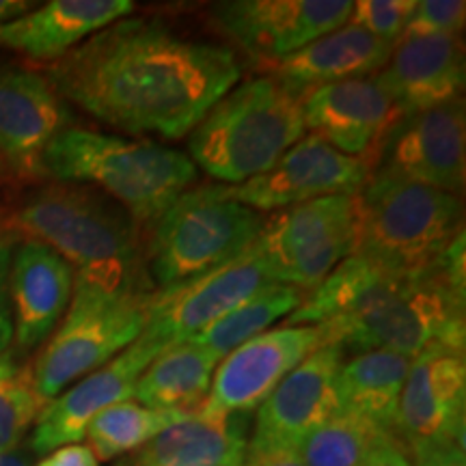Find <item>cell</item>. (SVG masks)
<instances>
[{
  "mask_svg": "<svg viewBox=\"0 0 466 466\" xmlns=\"http://www.w3.org/2000/svg\"><path fill=\"white\" fill-rule=\"evenodd\" d=\"M240 76V61L227 46L127 15L52 63L46 78L63 100L102 124L175 141L195 130Z\"/></svg>",
  "mask_w": 466,
  "mask_h": 466,
  "instance_id": "obj_1",
  "label": "cell"
},
{
  "mask_svg": "<svg viewBox=\"0 0 466 466\" xmlns=\"http://www.w3.org/2000/svg\"><path fill=\"white\" fill-rule=\"evenodd\" d=\"M132 0H52L0 26V48L56 63L86 37L127 17Z\"/></svg>",
  "mask_w": 466,
  "mask_h": 466,
  "instance_id": "obj_22",
  "label": "cell"
},
{
  "mask_svg": "<svg viewBox=\"0 0 466 466\" xmlns=\"http://www.w3.org/2000/svg\"><path fill=\"white\" fill-rule=\"evenodd\" d=\"M165 350H168L165 343L143 333L100 370L91 371L55 400L46 401L33 425L31 450L44 456L58 447L83 441L93 417L119 401L134 398L138 378Z\"/></svg>",
  "mask_w": 466,
  "mask_h": 466,
  "instance_id": "obj_15",
  "label": "cell"
},
{
  "mask_svg": "<svg viewBox=\"0 0 466 466\" xmlns=\"http://www.w3.org/2000/svg\"><path fill=\"white\" fill-rule=\"evenodd\" d=\"M74 279V268L46 244H15L9 266V300L17 350L28 352L50 339L72 300Z\"/></svg>",
  "mask_w": 466,
  "mask_h": 466,
  "instance_id": "obj_21",
  "label": "cell"
},
{
  "mask_svg": "<svg viewBox=\"0 0 466 466\" xmlns=\"http://www.w3.org/2000/svg\"><path fill=\"white\" fill-rule=\"evenodd\" d=\"M264 261L253 248L229 264L208 272L182 288L156 291L149 307V322L143 333L167 348L188 343L208 326L253 299L258 291L272 285Z\"/></svg>",
  "mask_w": 466,
  "mask_h": 466,
  "instance_id": "obj_14",
  "label": "cell"
},
{
  "mask_svg": "<svg viewBox=\"0 0 466 466\" xmlns=\"http://www.w3.org/2000/svg\"><path fill=\"white\" fill-rule=\"evenodd\" d=\"M410 359L389 350H367L343 360L337 376L339 410L393 434Z\"/></svg>",
  "mask_w": 466,
  "mask_h": 466,
  "instance_id": "obj_24",
  "label": "cell"
},
{
  "mask_svg": "<svg viewBox=\"0 0 466 466\" xmlns=\"http://www.w3.org/2000/svg\"><path fill=\"white\" fill-rule=\"evenodd\" d=\"M415 0H357L348 22L395 46L415 11Z\"/></svg>",
  "mask_w": 466,
  "mask_h": 466,
  "instance_id": "obj_31",
  "label": "cell"
},
{
  "mask_svg": "<svg viewBox=\"0 0 466 466\" xmlns=\"http://www.w3.org/2000/svg\"><path fill=\"white\" fill-rule=\"evenodd\" d=\"M371 173L370 158L346 156L307 134L275 167L248 182L227 186L231 199L259 214L333 195H359Z\"/></svg>",
  "mask_w": 466,
  "mask_h": 466,
  "instance_id": "obj_13",
  "label": "cell"
},
{
  "mask_svg": "<svg viewBox=\"0 0 466 466\" xmlns=\"http://www.w3.org/2000/svg\"><path fill=\"white\" fill-rule=\"evenodd\" d=\"M357 195H333L268 214L255 250L272 281L316 289L357 253Z\"/></svg>",
  "mask_w": 466,
  "mask_h": 466,
  "instance_id": "obj_9",
  "label": "cell"
},
{
  "mask_svg": "<svg viewBox=\"0 0 466 466\" xmlns=\"http://www.w3.org/2000/svg\"><path fill=\"white\" fill-rule=\"evenodd\" d=\"M380 167L412 182L458 195L464 188L466 115L464 102L453 100L425 113L408 115L384 137Z\"/></svg>",
  "mask_w": 466,
  "mask_h": 466,
  "instance_id": "obj_17",
  "label": "cell"
},
{
  "mask_svg": "<svg viewBox=\"0 0 466 466\" xmlns=\"http://www.w3.org/2000/svg\"><path fill=\"white\" fill-rule=\"evenodd\" d=\"M363 466H412V462L393 434L380 432L367 451Z\"/></svg>",
  "mask_w": 466,
  "mask_h": 466,
  "instance_id": "obj_35",
  "label": "cell"
},
{
  "mask_svg": "<svg viewBox=\"0 0 466 466\" xmlns=\"http://www.w3.org/2000/svg\"><path fill=\"white\" fill-rule=\"evenodd\" d=\"M346 360L341 343L326 341L279 382L258 408L247 442L248 464L294 456L296 447L318 425L339 412L337 376Z\"/></svg>",
  "mask_w": 466,
  "mask_h": 466,
  "instance_id": "obj_10",
  "label": "cell"
},
{
  "mask_svg": "<svg viewBox=\"0 0 466 466\" xmlns=\"http://www.w3.org/2000/svg\"><path fill=\"white\" fill-rule=\"evenodd\" d=\"M0 466H28L26 458L20 456V453H0Z\"/></svg>",
  "mask_w": 466,
  "mask_h": 466,
  "instance_id": "obj_40",
  "label": "cell"
},
{
  "mask_svg": "<svg viewBox=\"0 0 466 466\" xmlns=\"http://www.w3.org/2000/svg\"><path fill=\"white\" fill-rule=\"evenodd\" d=\"M214 466H248V458H247V447L244 450L233 451L231 456H227L223 462L214 464Z\"/></svg>",
  "mask_w": 466,
  "mask_h": 466,
  "instance_id": "obj_38",
  "label": "cell"
},
{
  "mask_svg": "<svg viewBox=\"0 0 466 466\" xmlns=\"http://www.w3.org/2000/svg\"><path fill=\"white\" fill-rule=\"evenodd\" d=\"M266 217L227 192L225 184L192 186L149 227L145 266L156 291L182 288L253 248Z\"/></svg>",
  "mask_w": 466,
  "mask_h": 466,
  "instance_id": "obj_7",
  "label": "cell"
},
{
  "mask_svg": "<svg viewBox=\"0 0 466 466\" xmlns=\"http://www.w3.org/2000/svg\"><path fill=\"white\" fill-rule=\"evenodd\" d=\"M391 50V44L346 22L305 48L296 50L294 55L266 66L264 72L299 89H313L319 85L382 72Z\"/></svg>",
  "mask_w": 466,
  "mask_h": 466,
  "instance_id": "obj_23",
  "label": "cell"
},
{
  "mask_svg": "<svg viewBox=\"0 0 466 466\" xmlns=\"http://www.w3.org/2000/svg\"><path fill=\"white\" fill-rule=\"evenodd\" d=\"M350 11L352 0H227L212 5L209 17L266 67L346 25Z\"/></svg>",
  "mask_w": 466,
  "mask_h": 466,
  "instance_id": "obj_12",
  "label": "cell"
},
{
  "mask_svg": "<svg viewBox=\"0 0 466 466\" xmlns=\"http://www.w3.org/2000/svg\"><path fill=\"white\" fill-rule=\"evenodd\" d=\"M218 359L197 343H179L151 360L134 387V401L154 410L195 415L212 387Z\"/></svg>",
  "mask_w": 466,
  "mask_h": 466,
  "instance_id": "obj_26",
  "label": "cell"
},
{
  "mask_svg": "<svg viewBox=\"0 0 466 466\" xmlns=\"http://www.w3.org/2000/svg\"><path fill=\"white\" fill-rule=\"evenodd\" d=\"M69 110L44 74L0 66V167L15 179L44 177V151Z\"/></svg>",
  "mask_w": 466,
  "mask_h": 466,
  "instance_id": "obj_16",
  "label": "cell"
},
{
  "mask_svg": "<svg viewBox=\"0 0 466 466\" xmlns=\"http://www.w3.org/2000/svg\"><path fill=\"white\" fill-rule=\"evenodd\" d=\"M324 326L343 350H389L415 359L430 346L464 352V291L439 264L404 275L354 253L291 313L288 326Z\"/></svg>",
  "mask_w": 466,
  "mask_h": 466,
  "instance_id": "obj_2",
  "label": "cell"
},
{
  "mask_svg": "<svg viewBox=\"0 0 466 466\" xmlns=\"http://www.w3.org/2000/svg\"><path fill=\"white\" fill-rule=\"evenodd\" d=\"M464 67V48L456 35H404L378 78L401 119L460 100Z\"/></svg>",
  "mask_w": 466,
  "mask_h": 466,
  "instance_id": "obj_20",
  "label": "cell"
},
{
  "mask_svg": "<svg viewBox=\"0 0 466 466\" xmlns=\"http://www.w3.org/2000/svg\"><path fill=\"white\" fill-rule=\"evenodd\" d=\"M412 466H466L464 442H410Z\"/></svg>",
  "mask_w": 466,
  "mask_h": 466,
  "instance_id": "obj_34",
  "label": "cell"
},
{
  "mask_svg": "<svg viewBox=\"0 0 466 466\" xmlns=\"http://www.w3.org/2000/svg\"><path fill=\"white\" fill-rule=\"evenodd\" d=\"M44 179L97 188L119 203L147 231L182 192L197 182V167L184 151L165 145L66 127L44 151Z\"/></svg>",
  "mask_w": 466,
  "mask_h": 466,
  "instance_id": "obj_4",
  "label": "cell"
},
{
  "mask_svg": "<svg viewBox=\"0 0 466 466\" xmlns=\"http://www.w3.org/2000/svg\"><path fill=\"white\" fill-rule=\"evenodd\" d=\"M357 199V253L387 270L404 275L432 270L464 233L458 195L412 182L387 167L370 173Z\"/></svg>",
  "mask_w": 466,
  "mask_h": 466,
  "instance_id": "obj_6",
  "label": "cell"
},
{
  "mask_svg": "<svg viewBox=\"0 0 466 466\" xmlns=\"http://www.w3.org/2000/svg\"><path fill=\"white\" fill-rule=\"evenodd\" d=\"M44 406L31 367L20 365L7 352L0 354V453L17 450Z\"/></svg>",
  "mask_w": 466,
  "mask_h": 466,
  "instance_id": "obj_30",
  "label": "cell"
},
{
  "mask_svg": "<svg viewBox=\"0 0 466 466\" xmlns=\"http://www.w3.org/2000/svg\"><path fill=\"white\" fill-rule=\"evenodd\" d=\"M302 300H305L302 289L272 283L227 313L225 318H220L218 322L208 326L203 333L192 339V343L206 348L209 354L220 360L236 348H240L242 343L266 333L277 319L291 316L302 305Z\"/></svg>",
  "mask_w": 466,
  "mask_h": 466,
  "instance_id": "obj_27",
  "label": "cell"
},
{
  "mask_svg": "<svg viewBox=\"0 0 466 466\" xmlns=\"http://www.w3.org/2000/svg\"><path fill=\"white\" fill-rule=\"evenodd\" d=\"M188 417L186 412L154 410L132 400L119 401L91 419L85 432V439L89 441L86 447L97 458V462L130 456L173 423Z\"/></svg>",
  "mask_w": 466,
  "mask_h": 466,
  "instance_id": "obj_28",
  "label": "cell"
},
{
  "mask_svg": "<svg viewBox=\"0 0 466 466\" xmlns=\"http://www.w3.org/2000/svg\"><path fill=\"white\" fill-rule=\"evenodd\" d=\"M17 238L0 231V354L14 343V313L9 300V266Z\"/></svg>",
  "mask_w": 466,
  "mask_h": 466,
  "instance_id": "obj_33",
  "label": "cell"
},
{
  "mask_svg": "<svg viewBox=\"0 0 466 466\" xmlns=\"http://www.w3.org/2000/svg\"><path fill=\"white\" fill-rule=\"evenodd\" d=\"M37 466H100L97 458L86 445L74 442V445L58 447V450L50 451Z\"/></svg>",
  "mask_w": 466,
  "mask_h": 466,
  "instance_id": "obj_36",
  "label": "cell"
},
{
  "mask_svg": "<svg viewBox=\"0 0 466 466\" xmlns=\"http://www.w3.org/2000/svg\"><path fill=\"white\" fill-rule=\"evenodd\" d=\"M380 430L348 412H335L296 447L302 466H363Z\"/></svg>",
  "mask_w": 466,
  "mask_h": 466,
  "instance_id": "obj_29",
  "label": "cell"
},
{
  "mask_svg": "<svg viewBox=\"0 0 466 466\" xmlns=\"http://www.w3.org/2000/svg\"><path fill=\"white\" fill-rule=\"evenodd\" d=\"M302 113L307 132L354 158H367L400 121L378 74L307 89Z\"/></svg>",
  "mask_w": 466,
  "mask_h": 466,
  "instance_id": "obj_18",
  "label": "cell"
},
{
  "mask_svg": "<svg viewBox=\"0 0 466 466\" xmlns=\"http://www.w3.org/2000/svg\"><path fill=\"white\" fill-rule=\"evenodd\" d=\"M248 466H302V464L294 456H279L270 460H261V462H255Z\"/></svg>",
  "mask_w": 466,
  "mask_h": 466,
  "instance_id": "obj_39",
  "label": "cell"
},
{
  "mask_svg": "<svg viewBox=\"0 0 466 466\" xmlns=\"http://www.w3.org/2000/svg\"><path fill=\"white\" fill-rule=\"evenodd\" d=\"M240 417L209 419L199 412L173 423L116 466H214L247 447Z\"/></svg>",
  "mask_w": 466,
  "mask_h": 466,
  "instance_id": "obj_25",
  "label": "cell"
},
{
  "mask_svg": "<svg viewBox=\"0 0 466 466\" xmlns=\"http://www.w3.org/2000/svg\"><path fill=\"white\" fill-rule=\"evenodd\" d=\"M154 294L110 291L74 279L66 316L31 367L39 398L55 400L130 348L149 322Z\"/></svg>",
  "mask_w": 466,
  "mask_h": 466,
  "instance_id": "obj_8",
  "label": "cell"
},
{
  "mask_svg": "<svg viewBox=\"0 0 466 466\" xmlns=\"http://www.w3.org/2000/svg\"><path fill=\"white\" fill-rule=\"evenodd\" d=\"M464 352L430 346L410 359L401 389L398 428L410 442H464Z\"/></svg>",
  "mask_w": 466,
  "mask_h": 466,
  "instance_id": "obj_19",
  "label": "cell"
},
{
  "mask_svg": "<svg viewBox=\"0 0 466 466\" xmlns=\"http://www.w3.org/2000/svg\"><path fill=\"white\" fill-rule=\"evenodd\" d=\"M464 20L466 3L462 0H423L415 5L404 35H456L458 37L464 28Z\"/></svg>",
  "mask_w": 466,
  "mask_h": 466,
  "instance_id": "obj_32",
  "label": "cell"
},
{
  "mask_svg": "<svg viewBox=\"0 0 466 466\" xmlns=\"http://www.w3.org/2000/svg\"><path fill=\"white\" fill-rule=\"evenodd\" d=\"M305 93L270 74L236 85L190 132L188 158L225 186L266 173L307 137Z\"/></svg>",
  "mask_w": 466,
  "mask_h": 466,
  "instance_id": "obj_5",
  "label": "cell"
},
{
  "mask_svg": "<svg viewBox=\"0 0 466 466\" xmlns=\"http://www.w3.org/2000/svg\"><path fill=\"white\" fill-rule=\"evenodd\" d=\"M326 341L324 326L316 324H283L253 337L227 354L214 371L199 415L231 419L258 410L279 382Z\"/></svg>",
  "mask_w": 466,
  "mask_h": 466,
  "instance_id": "obj_11",
  "label": "cell"
},
{
  "mask_svg": "<svg viewBox=\"0 0 466 466\" xmlns=\"http://www.w3.org/2000/svg\"><path fill=\"white\" fill-rule=\"evenodd\" d=\"M0 231L50 247L74 268L78 281L110 291H156L145 266L141 227L93 186H39L0 217Z\"/></svg>",
  "mask_w": 466,
  "mask_h": 466,
  "instance_id": "obj_3",
  "label": "cell"
},
{
  "mask_svg": "<svg viewBox=\"0 0 466 466\" xmlns=\"http://www.w3.org/2000/svg\"><path fill=\"white\" fill-rule=\"evenodd\" d=\"M31 7L33 5L25 3V0H0V26L15 20V17H20L22 14H26Z\"/></svg>",
  "mask_w": 466,
  "mask_h": 466,
  "instance_id": "obj_37",
  "label": "cell"
}]
</instances>
